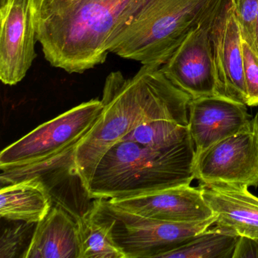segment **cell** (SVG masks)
Wrapping results in <instances>:
<instances>
[{"label":"cell","mask_w":258,"mask_h":258,"mask_svg":"<svg viewBox=\"0 0 258 258\" xmlns=\"http://www.w3.org/2000/svg\"><path fill=\"white\" fill-rule=\"evenodd\" d=\"M78 223L60 205L36 224L22 258H78Z\"/></svg>","instance_id":"cell-14"},{"label":"cell","mask_w":258,"mask_h":258,"mask_svg":"<svg viewBox=\"0 0 258 258\" xmlns=\"http://www.w3.org/2000/svg\"><path fill=\"white\" fill-rule=\"evenodd\" d=\"M90 209L111 223L114 241L126 258H161L216 221L215 216L190 223L154 220L118 208L108 199H95Z\"/></svg>","instance_id":"cell-6"},{"label":"cell","mask_w":258,"mask_h":258,"mask_svg":"<svg viewBox=\"0 0 258 258\" xmlns=\"http://www.w3.org/2000/svg\"><path fill=\"white\" fill-rule=\"evenodd\" d=\"M205 18L219 95L246 105L242 38L232 0H213Z\"/></svg>","instance_id":"cell-8"},{"label":"cell","mask_w":258,"mask_h":258,"mask_svg":"<svg viewBox=\"0 0 258 258\" xmlns=\"http://www.w3.org/2000/svg\"><path fill=\"white\" fill-rule=\"evenodd\" d=\"M189 136L186 125L167 120L146 122L136 127L120 141H131L149 147L171 146Z\"/></svg>","instance_id":"cell-18"},{"label":"cell","mask_w":258,"mask_h":258,"mask_svg":"<svg viewBox=\"0 0 258 258\" xmlns=\"http://www.w3.org/2000/svg\"><path fill=\"white\" fill-rule=\"evenodd\" d=\"M200 187L215 216L216 226L258 240V198L248 187L224 183L200 184Z\"/></svg>","instance_id":"cell-13"},{"label":"cell","mask_w":258,"mask_h":258,"mask_svg":"<svg viewBox=\"0 0 258 258\" xmlns=\"http://www.w3.org/2000/svg\"><path fill=\"white\" fill-rule=\"evenodd\" d=\"M52 208L50 193L38 176L13 182L0 190V216L6 220L37 224Z\"/></svg>","instance_id":"cell-15"},{"label":"cell","mask_w":258,"mask_h":258,"mask_svg":"<svg viewBox=\"0 0 258 258\" xmlns=\"http://www.w3.org/2000/svg\"><path fill=\"white\" fill-rule=\"evenodd\" d=\"M246 106L221 95L191 99L188 127L196 153L241 131L253 118Z\"/></svg>","instance_id":"cell-12"},{"label":"cell","mask_w":258,"mask_h":258,"mask_svg":"<svg viewBox=\"0 0 258 258\" xmlns=\"http://www.w3.org/2000/svg\"><path fill=\"white\" fill-rule=\"evenodd\" d=\"M154 0H80L35 19L37 41L52 67L82 74L106 60L115 39Z\"/></svg>","instance_id":"cell-2"},{"label":"cell","mask_w":258,"mask_h":258,"mask_svg":"<svg viewBox=\"0 0 258 258\" xmlns=\"http://www.w3.org/2000/svg\"><path fill=\"white\" fill-rule=\"evenodd\" d=\"M34 224L36 223L24 222V223L5 229L1 237L0 257H14L17 256L16 253L24 247V242L28 237V232Z\"/></svg>","instance_id":"cell-21"},{"label":"cell","mask_w":258,"mask_h":258,"mask_svg":"<svg viewBox=\"0 0 258 258\" xmlns=\"http://www.w3.org/2000/svg\"><path fill=\"white\" fill-rule=\"evenodd\" d=\"M243 73L246 92V105L258 106V57L242 40Z\"/></svg>","instance_id":"cell-20"},{"label":"cell","mask_w":258,"mask_h":258,"mask_svg":"<svg viewBox=\"0 0 258 258\" xmlns=\"http://www.w3.org/2000/svg\"><path fill=\"white\" fill-rule=\"evenodd\" d=\"M0 80L14 86L37 58L34 0H0Z\"/></svg>","instance_id":"cell-9"},{"label":"cell","mask_w":258,"mask_h":258,"mask_svg":"<svg viewBox=\"0 0 258 258\" xmlns=\"http://www.w3.org/2000/svg\"><path fill=\"white\" fill-rule=\"evenodd\" d=\"M102 100L92 99L43 123L0 154L2 182L73 153L102 115Z\"/></svg>","instance_id":"cell-5"},{"label":"cell","mask_w":258,"mask_h":258,"mask_svg":"<svg viewBox=\"0 0 258 258\" xmlns=\"http://www.w3.org/2000/svg\"><path fill=\"white\" fill-rule=\"evenodd\" d=\"M256 55L258 57V11L256 20Z\"/></svg>","instance_id":"cell-24"},{"label":"cell","mask_w":258,"mask_h":258,"mask_svg":"<svg viewBox=\"0 0 258 258\" xmlns=\"http://www.w3.org/2000/svg\"><path fill=\"white\" fill-rule=\"evenodd\" d=\"M191 99L161 67L143 66L129 78L111 72L104 85L102 115L74 150L71 170L85 189L102 157L139 125L167 120L188 126Z\"/></svg>","instance_id":"cell-1"},{"label":"cell","mask_w":258,"mask_h":258,"mask_svg":"<svg viewBox=\"0 0 258 258\" xmlns=\"http://www.w3.org/2000/svg\"><path fill=\"white\" fill-rule=\"evenodd\" d=\"M205 16L161 67L166 78L191 99L219 95Z\"/></svg>","instance_id":"cell-10"},{"label":"cell","mask_w":258,"mask_h":258,"mask_svg":"<svg viewBox=\"0 0 258 258\" xmlns=\"http://www.w3.org/2000/svg\"><path fill=\"white\" fill-rule=\"evenodd\" d=\"M213 0H154L111 46L110 52L161 67L206 14Z\"/></svg>","instance_id":"cell-4"},{"label":"cell","mask_w":258,"mask_h":258,"mask_svg":"<svg viewBox=\"0 0 258 258\" xmlns=\"http://www.w3.org/2000/svg\"><path fill=\"white\" fill-rule=\"evenodd\" d=\"M78 258H126L114 241L111 224L91 209L77 219Z\"/></svg>","instance_id":"cell-16"},{"label":"cell","mask_w":258,"mask_h":258,"mask_svg":"<svg viewBox=\"0 0 258 258\" xmlns=\"http://www.w3.org/2000/svg\"><path fill=\"white\" fill-rule=\"evenodd\" d=\"M241 38L256 54V20L258 0H232Z\"/></svg>","instance_id":"cell-19"},{"label":"cell","mask_w":258,"mask_h":258,"mask_svg":"<svg viewBox=\"0 0 258 258\" xmlns=\"http://www.w3.org/2000/svg\"><path fill=\"white\" fill-rule=\"evenodd\" d=\"M195 157L190 135L165 147L118 142L102 157L84 190L91 199H115L190 185L196 179Z\"/></svg>","instance_id":"cell-3"},{"label":"cell","mask_w":258,"mask_h":258,"mask_svg":"<svg viewBox=\"0 0 258 258\" xmlns=\"http://www.w3.org/2000/svg\"><path fill=\"white\" fill-rule=\"evenodd\" d=\"M80 0H34V12L35 19L45 17L61 11Z\"/></svg>","instance_id":"cell-22"},{"label":"cell","mask_w":258,"mask_h":258,"mask_svg":"<svg viewBox=\"0 0 258 258\" xmlns=\"http://www.w3.org/2000/svg\"><path fill=\"white\" fill-rule=\"evenodd\" d=\"M258 258V240L239 236L232 258Z\"/></svg>","instance_id":"cell-23"},{"label":"cell","mask_w":258,"mask_h":258,"mask_svg":"<svg viewBox=\"0 0 258 258\" xmlns=\"http://www.w3.org/2000/svg\"><path fill=\"white\" fill-rule=\"evenodd\" d=\"M196 179L200 184L258 186V114L236 134L196 153Z\"/></svg>","instance_id":"cell-7"},{"label":"cell","mask_w":258,"mask_h":258,"mask_svg":"<svg viewBox=\"0 0 258 258\" xmlns=\"http://www.w3.org/2000/svg\"><path fill=\"white\" fill-rule=\"evenodd\" d=\"M238 238L219 226L209 227L161 258H232Z\"/></svg>","instance_id":"cell-17"},{"label":"cell","mask_w":258,"mask_h":258,"mask_svg":"<svg viewBox=\"0 0 258 258\" xmlns=\"http://www.w3.org/2000/svg\"><path fill=\"white\" fill-rule=\"evenodd\" d=\"M108 200L129 212L161 221L190 223L214 217L204 199L200 186L182 185L133 197Z\"/></svg>","instance_id":"cell-11"}]
</instances>
